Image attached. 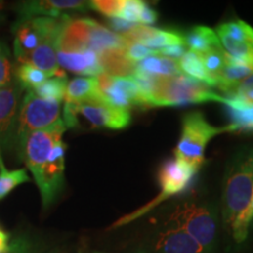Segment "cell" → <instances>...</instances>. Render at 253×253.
<instances>
[{"mask_svg": "<svg viewBox=\"0 0 253 253\" xmlns=\"http://www.w3.org/2000/svg\"><path fill=\"white\" fill-rule=\"evenodd\" d=\"M67 130L65 123L45 130L28 134L18 144L19 153L28 170L33 173L40 190L43 209L54 203L65 184L66 144L62 141Z\"/></svg>", "mask_w": 253, "mask_h": 253, "instance_id": "cell-1", "label": "cell"}, {"mask_svg": "<svg viewBox=\"0 0 253 253\" xmlns=\"http://www.w3.org/2000/svg\"><path fill=\"white\" fill-rule=\"evenodd\" d=\"M223 221L237 243L245 242L253 223V147L231 157L223 181Z\"/></svg>", "mask_w": 253, "mask_h": 253, "instance_id": "cell-2", "label": "cell"}, {"mask_svg": "<svg viewBox=\"0 0 253 253\" xmlns=\"http://www.w3.org/2000/svg\"><path fill=\"white\" fill-rule=\"evenodd\" d=\"M204 102L224 103L225 97L182 73L171 78H158L148 96L149 107H178Z\"/></svg>", "mask_w": 253, "mask_h": 253, "instance_id": "cell-3", "label": "cell"}, {"mask_svg": "<svg viewBox=\"0 0 253 253\" xmlns=\"http://www.w3.org/2000/svg\"><path fill=\"white\" fill-rule=\"evenodd\" d=\"M230 132L229 126L210 125L201 112L185 114L182 119L181 137L173 153L175 158L181 160L198 171L205 162V148L214 136Z\"/></svg>", "mask_w": 253, "mask_h": 253, "instance_id": "cell-4", "label": "cell"}, {"mask_svg": "<svg viewBox=\"0 0 253 253\" xmlns=\"http://www.w3.org/2000/svg\"><path fill=\"white\" fill-rule=\"evenodd\" d=\"M168 223L171 226L185 231L199 245L209 253L216 249L218 220L213 208L208 204L185 203L177 205L170 214Z\"/></svg>", "mask_w": 253, "mask_h": 253, "instance_id": "cell-5", "label": "cell"}, {"mask_svg": "<svg viewBox=\"0 0 253 253\" xmlns=\"http://www.w3.org/2000/svg\"><path fill=\"white\" fill-rule=\"evenodd\" d=\"M196 173H197V170L190 167L185 162H183V161L177 160L175 157L168 158L162 163V166L160 167V170H158L157 173V181L161 188L158 196H156L147 205L136 210L135 212H131L122 217L121 219L114 223L110 226V229H115V227L123 226L126 224L130 223V221H134L138 217L143 216L144 213L149 212L151 209L157 207L158 204L167 201L168 198H171L175 195L182 194L191 184Z\"/></svg>", "mask_w": 253, "mask_h": 253, "instance_id": "cell-6", "label": "cell"}, {"mask_svg": "<svg viewBox=\"0 0 253 253\" xmlns=\"http://www.w3.org/2000/svg\"><path fill=\"white\" fill-rule=\"evenodd\" d=\"M60 123H63L61 102L41 99L33 90H27L19 108L15 144L18 145L31 132L45 130Z\"/></svg>", "mask_w": 253, "mask_h": 253, "instance_id": "cell-7", "label": "cell"}, {"mask_svg": "<svg viewBox=\"0 0 253 253\" xmlns=\"http://www.w3.org/2000/svg\"><path fill=\"white\" fill-rule=\"evenodd\" d=\"M69 15L60 18H28L18 20L13 26L14 55L19 63H25L31 53L47 37L58 36Z\"/></svg>", "mask_w": 253, "mask_h": 253, "instance_id": "cell-8", "label": "cell"}, {"mask_svg": "<svg viewBox=\"0 0 253 253\" xmlns=\"http://www.w3.org/2000/svg\"><path fill=\"white\" fill-rule=\"evenodd\" d=\"M96 80L101 100L110 106L126 110L132 107H149L147 96L131 77L118 78L102 73L97 75Z\"/></svg>", "mask_w": 253, "mask_h": 253, "instance_id": "cell-9", "label": "cell"}, {"mask_svg": "<svg viewBox=\"0 0 253 253\" xmlns=\"http://www.w3.org/2000/svg\"><path fill=\"white\" fill-rule=\"evenodd\" d=\"M216 34L225 48L226 62L253 66V27L243 20L229 21L217 27Z\"/></svg>", "mask_w": 253, "mask_h": 253, "instance_id": "cell-10", "label": "cell"}, {"mask_svg": "<svg viewBox=\"0 0 253 253\" xmlns=\"http://www.w3.org/2000/svg\"><path fill=\"white\" fill-rule=\"evenodd\" d=\"M75 114L82 116L93 128H107L120 130L130 125L131 115L129 110L110 106L101 99H91L80 103H72Z\"/></svg>", "mask_w": 253, "mask_h": 253, "instance_id": "cell-11", "label": "cell"}, {"mask_svg": "<svg viewBox=\"0 0 253 253\" xmlns=\"http://www.w3.org/2000/svg\"><path fill=\"white\" fill-rule=\"evenodd\" d=\"M24 89L17 81L0 88V149L15 144L19 108Z\"/></svg>", "mask_w": 253, "mask_h": 253, "instance_id": "cell-12", "label": "cell"}, {"mask_svg": "<svg viewBox=\"0 0 253 253\" xmlns=\"http://www.w3.org/2000/svg\"><path fill=\"white\" fill-rule=\"evenodd\" d=\"M89 7V1L79 0H33L23 1L17 6L19 20L28 18H60L75 12H84Z\"/></svg>", "mask_w": 253, "mask_h": 253, "instance_id": "cell-13", "label": "cell"}, {"mask_svg": "<svg viewBox=\"0 0 253 253\" xmlns=\"http://www.w3.org/2000/svg\"><path fill=\"white\" fill-rule=\"evenodd\" d=\"M123 37L129 42L140 43L142 46L155 50L169 46H185L184 37L177 32L160 30V28L143 26V25H135Z\"/></svg>", "mask_w": 253, "mask_h": 253, "instance_id": "cell-14", "label": "cell"}, {"mask_svg": "<svg viewBox=\"0 0 253 253\" xmlns=\"http://www.w3.org/2000/svg\"><path fill=\"white\" fill-rule=\"evenodd\" d=\"M56 59L60 68L68 69L80 75L96 78L102 74L103 69L99 61V55L94 50L87 49L81 52H60L56 50Z\"/></svg>", "mask_w": 253, "mask_h": 253, "instance_id": "cell-15", "label": "cell"}, {"mask_svg": "<svg viewBox=\"0 0 253 253\" xmlns=\"http://www.w3.org/2000/svg\"><path fill=\"white\" fill-rule=\"evenodd\" d=\"M155 253H209L185 231L171 226L158 237Z\"/></svg>", "mask_w": 253, "mask_h": 253, "instance_id": "cell-16", "label": "cell"}, {"mask_svg": "<svg viewBox=\"0 0 253 253\" xmlns=\"http://www.w3.org/2000/svg\"><path fill=\"white\" fill-rule=\"evenodd\" d=\"M227 113L230 115L231 123L230 132H253V103L243 99L239 95L231 93L225 97Z\"/></svg>", "mask_w": 253, "mask_h": 253, "instance_id": "cell-17", "label": "cell"}, {"mask_svg": "<svg viewBox=\"0 0 253 253\" xmlns=\"http://www.w3.org/2000/svg\"><path fill=\"white\" fill-rule=\"evenodd\" d=\"M58 36L47 37L31 53L25 63H30L34 67L48 73L50 77H63V75H66V73L60 68L58 59H56V39H58Z\"/></svg>", "mask_w": 253, "mask_h": 253, "instance_id": "cell-18", "label": "cell"}, {"mask_svg": "<svg viewBox=\"0 0 253 253\" xmlns=\"http://www.w3.org/2000/svg\"><path fill=\"white\" fill-rule=\"evenodd\" d=\"M103 73L118 78H129L134 74L136 63L126 58L123 49H108L99 53Z\"/></svg>", "mask_w": 253, "mask_h": 253, "instance_id": "cell-19", "label": "cell"}, {"mask_svg": "<svg viewBox=\"0 0 253 253\" xmlns=\"http://www.w3.org/2000/svg\"><path fill=\"white\" fill-rule=\"evenodd\" d=\"M185 45L189 47L190 52L196 54H203L205 52L213 48H220L219 38L216 32L208 26H195L189 31V33L184 37Z\"/></svg>", "mask_w": 253, "mask_h": 253, "instance_id": "cell-20", "label": "cell"}, {"mask_svg": "<svg viewBox=\"0 0 253 253\" xmlns=\"http://www.w3.org/2000/svg\"><path fill=\"white\" fill-rule=\"evenodd\" d=\"M91 99H101L96 78H75L68 82L65 95L66 102L80 103Z\"/></svg>", "mask_w": 253, "mask_h": 253, "instance_id": "cell-21", "label": "cell"}, {"mask_svg": "<svg viewBox=\"0 0 253 253\" xmlns=\"http://www.w3.org/2000/svg\"><path fill=\"white\" fill-rule=\"evenodd\" d=\"M253 73V66L248 63H237V62H226L223 69L214 75L217 86L221 90L233 91L235 88Z\"/></svg>", "mask_w": 253, "mask_h": 253, "instance_id": "cell-22", "label": "cell"}, {"mask_svg": "<svg viewBox=\"0 0 253 253\" xmlns=\"http://www.w3.org/2000/svg\"><path fill=\"white\" fill-rule=\"evenodd\" d=\"M136 69L161 78H171L181 74V69L178 67L177 60L160 55H154L144 59L143 61L136 65Z\"/></svg>", "mask_w": 253, "mask_h": 253, "instance_id": "cell-23", "label": "cell"}, {"mask_svg": "<svg viewBox=\"0 0 253 253\" xmlns=\"http://www.w3.org/2000/svg\"><path fill=\"white\" fill-rule=\"evenodd\" d=\"M177 62H178V67L181 69V72H184L188 77L195 79L199 82H203V84H207V86H217L216 79L207 72L201 58L196 53L190 52V50L185 52L181 59L177 60Z\"/></svg>", "mask_w": 253, "mask_h": 253, "instance_id": "cell-24", "label": "cell"}, {"mask_svg": "<svg viewBox=\"0 0 253 253\" xmlns=\"http://www.w3.org/2000/svg\"><path fill=\"white\" fill-rule=\"evenodd\" d=\"M14 77L15 81L20 84L24 90L36 89L49 78H53L48 73L41 71V69L34 67L30 63H19L18 67L15 68Z\"/></svg>", "mask_w": 253, "mask_h": 253, "instance_id": "cell-25", "label": "cell"}, {"mask_svg": "<svg viewBox=\"0 0 253 253\" xmlns=\"http://www.w3.org/2000/svg\"><path fill=\"white\" fill-rule=\"evenodd\" d=\"M30 181L31 178L27 175L26 169H6L1 151H0V201L4 199L17 186Z\"/></svg>", "mask_w": 253, "mask_h": 253, "instance_id": "cell-26", "label": "cell"}, {"mask_svg": "<svg viewBox=\"0 0 253 253\" xmlns=\"http://www.w3.org/2000/svg\"><path fill=\"white\" fill-rule=\"evenodd\" d=\"M67 75L63 77H53L41 84L39 87L33 89L37 96L48 101L61 102L65 99L66 88H67Z\"/></svg>", "mask_w": 253, "mask_h": 253, "instance_id": "cell-27", "label": "cell"}, {"mask_svg": "<svg viewBox=\"0 0 253 253\" xmlns=\"http://www.w3.org/2000/svg\"><path fill=\"white\" fill-rule=\"evenodd\" d=\"M198 55L201 58L202 62H203L204 68L212 77L218 74L226 63L225 50L221 48V47L220 48H213L209 50V52L203 53V54Z\"/></svg>", "mask_w": 253, "mask_h": 253, "instance_id": "cell-28", "label": "cell"}, {"mask_svg": "<svg viewBox=\"0 0 253 253\" xmlns=\"http://www.w3.org/2000/svg\"><path fill=\"white\" fill-rule=\"evenodd\" d=\"M39 245L28 235H20L9 243L7 248L0 253H38Z\"/></svg>", "mask_w": 253, "mask_h": 253, "instance_id": "cell-29", "label": "cell"}, {"mask_svg": "<svg viewBox=\"0 0 253 253\" xmlns=\"http://www.w3.org/2000/svg\"><path fill=\"white\" fill-rule=\"evenodd\" d=\"M144 1H141V0H123L122 6L116 18L122 19V20L128 21L130 24L138 25Z\"/></svg>", "mask_w": 253, "mask_h": 253, "instance_id": "cell-30", "label": "cell"}, {"mask_svg": "<svg viewBox=\"0 0 253 253\" xmlns=\"http://www.w3.org/2000/svg\"><path fill=\"white\" fill-rule=\"evenodd\" d=\"M125 54L126 58L130 60L131 62L138 63L143 61L144 59L150 58V56L157 55V50L148 48V47H144L140 45V43L135 42H129L126 43L125 48Z\"/></svg>", "mask_w": 253, "mask_h": 253, "instance_id": "cell-31", "label": "cell"}, {"mask_svg": "<svg viewBox=\"0 0 253 253\" xmlns=\"http://www.w3.org/2000/svg\"><path fill=\"white\" fill-rule=\"evenodd\" d=\"M123 0H94L89 1V7L109 18H116Z\"/></svg>", "mask_w": 253, "mask_h": 253, "instance_id": "cell-32", "label": "cell"}, {"mask_svg": "<svg viewBox=\"0 0 253 253\" xmlns=\"http://www.w3.org/2000/svg\"><path fill=\"white\" fill-rule=\"evenodd\" d=\"M12 81V65L8 53L0 45V88L8 86Z\"/></svg>", "mask_w": 253, "mask_h": 253, "instance_id": "cell-33", "label": "cell"}, {"mask_svg": "<svg viewBox=\"0 0 253 253\" xmlns=\"http://www.w3.org/2000/svg\"><path fill=\"white\" fill-rule=\"evenodd\" d=\"M158 13L153 7H150L147 2H144L143 8H142L140 14V21L138 25H143V26H151L157 21Z\"/></svg>", "mask_w": 253, "mask_h": 253, "instance_id": "cell-34", "label": "cell"}, {"mask_svg": "<svg viewBox=\"0 0 253 253\" xmlns=\"http://www.w3.org/2000/svg\"><path fill=\"white\" fill-rule=\"evenodd\" d=\"M186 52L184 46H169V47H163V48L157 49V55L164 56V58L169 59H181L184 53Z\"/></svg>", "mask_w": 253, "mask_h": 253, "instance_id": "cell-35", "label": "cell"}, {"mask_svg": "<svg viewBox=\"0 0 253 253\" xmlns=\"http://www.w3.org/2000/svg\"><path fill=\"white\" fill-rule=\"evenodd\" d=\"M109 25L110 27L115 31V33H120V36H125L126 33H128V32L135 26L134 24L128 23V21L122 20V19L120 18H110Z\"/></svg>", "mask_w": 253, "mask_h": 253, "instance_id": "cell-36", "label": "cell"}, {"mask_svg": "<svg viewBox=\"0 0 253 253\" xmlns=\"http://www.w3.org/2000/svg\"><path fill=\"white\" fill-rule=\"evenodd\" d=\"M249 91H253V73L240 82L238 86L235 88V90L231 91V93L245 94V93H249Z\"/></svg>", "mask_w": 253, "mask_h": 253, "instance_id": "cell-37", "label": "cell"}, {"mask_svg": "<svg viewBox=\"0 0 253 253\" xmlns=\"http://www.w3.org/2000/svg\"><path fill=\"white\" fill-rule=\"evenodd\" d=\"M9 244V235L0 229V252H2Z\"/></svg>", "mask_w": 253, "mask_h": 253, "instance_id": "cell-38", "label": "cell"}, {"mask_svg": "<svg viewBox=\"0 0 253 253\" xmlns=\"http://www.w3.org/2000/svg\"><path fill=\"white\" fill-rule=\"evenodd\" d=\"M2 17H4V14H2V12H1V6H0V21H1Z\"/></svg>", "mask_w": 253, "mask_h": 253, "instance_id": "cell-39", "label": "cell"}, {"mask_svg": "<svg viewBox=\"0 0 253 253\" xmlns=\"http://www.w3.org/2000/svg\"><path fill=\"white\" fill-rule=\"evenodd\" d=\"M252 62H253V56H252Z\"/></svg>", "mask_w": 253, "mask_h": 253, "instance_id": "cell-40", "label": "cell"}]
</instances>
